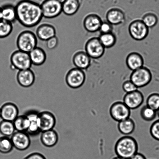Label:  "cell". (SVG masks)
<instances>
[{
    "label": "cell",
    "mask_w": 159,
    "mask_h": 159,
    "mask_svg": "<svg viewBox=\"0 0 159 159\" xmlns=\"http://www.w3.org/2000/svg\"><path fill=\"white\" fill-rule=\"evenodd\" d=\"M15 7L17 20L25 27H33L43 18L40 4L32 0H21Z\"/></svg>",
    "instance_id": "1"
},
{
    "label": "cell",
    "mask_w": 159,
    "mask_h": 159,
    "mask_svg": "<svg viewBox=\"0 0 159 159\" xmlns=\"http://www.w3.org/2000/svg\"><path fill=\"white\" fill-rule=\"evenodd\" d=\"M138 142L133 137L124 136L119 138L115 143V151L117 156L130 159L138 152Z\"/></svg>",
    "instance_id": "2"
},
{
    "label": "cell",
    "mask_w": 159,
    "mask_h": 159,
    "mask_svg": "<svg viewBox=\"0 0 159 159\" xmlns=\"http://www.w3.org/2000/svg\"><path fill=\"white\" fill-rule=\"evenodd\" d=\"M37 44L36 35L30 30L22 31L17 37L16 45L18 49L29 54L37 47Z\"/></svg>",
    "instance_id": "3"
},
{
    "label": "cell",
    "mask_w": 159,
    "mask_h": 159,
    "mask_svg": "<svg viewBox=\"0 0 159 159\" xmlns=\"http://www.w3.org/2000/svg\"><path fill=\"white\" fill-rule=\"evenodd\" d=\"M11 68L19 71L30 69L32 64L29 53L17 50L12 53L10 57Z\"/></svg>",
    "instance_id": "4"
},
{
    "label": "cell",
    "mask_w": 159,
    "mask_h": 159,
    "mask_svg": "<svg viewBox=\"0 0 159 159\" xmlns=\"http://www.w3.org/2000/svg\"><path fill=\"white\" fill-rule=\"evenodd\" d=\"M152 79V74L150 69L144 66L132 71L130 77V80L138 88L148 85Z\"/></svg>",
    "instance_id": "5"
},
{
    "label": "cell",
    "mask_w": 159,
    "mask_h": 159,
    "mask_svg": "<svg viewBox=\"0 0 159 159\" xmlns=\"http://www.w3.org/2000/svg\"><path fill=\"white\" fill-rule=\"evenodd\" d=\"M109 113L112 119L118 123L130 117L131 110L123 101H118L110 105Z\"/></svg>",
    "instance_id": "6"
},
{
    "label": "cell",
    "mask_w": 159,
    "mask_h": 159,
    "mask_svg": "<svg viewBox=\"0 0 159 159\" xmlns=\"http://www.w3.org/2000/svg\"><path fill=\"white\" fill-rule=\"evenodd\" d=\"M128 30L130 36L137 41H141L148 35L149 29L141 19H135L131 22Z\"/></svg>",
    "instance_id": "7"
},
{
    "label": "cell",
    "mask_w": 159,
    "mask_h": 159,
    "mask_svg": "<svg viewBox=\"0 0 159 159\" xmlns=\"http://www.w3.org/2000/svg\"><path fill=\"white\" fill-rule=\"evenodd\" d=\"M43 17L52 19L62 12V4L57 0H44L40 4Z\"/></svg>",
    "instance_id": "8"
},
{
    "label": "cell",
    "mask_w": 159,
    "mask_h": 159,
    "mask_svg": "<svg viewBox=\"0 0 159 159\" xmlns=\"http://www.w3.org/2000/svg\"><path fill=\"white\" fill-rule=\"evenodd\" d=\"M86 76L84 70L75 68L68 71L65 77L67 85L70 88L77 89L83 85Z\"/></svg>",
    "instance_id": "9"
},
{
    "label": "cell",
    "mask_w": 159,
    "mask_h": 159,
    "mask_svg": "<svg viewBox=\"0 0 159 159\" xmlns=\"http://www.w3.org/2000/svg\"><path fill=\"white\" fill-rule=\"evenodd\" d=\"M85 51L91 59H98L104 55L105 48L101 43L98 37H93L86 42Z\"/></svg>",
    "instance_id": "10"
},
{
    "label": "cell",
    "mask_w": 159,
    "mask_h": 159,
    "mask_svg": "<svg viewBox=\"0 0 159 159\" xmlns=\"http://www.w3.org/2000/svg\"><path fill=\"white\" fill-rule=\"evenodd\" d=\"M144 99L143 93L138 89L132 92L125 93L122 101L131 110L139 108L144 102Z\"/></svg>",
    "instance_id": "11"
},
{
    "label": "cell",
    "mask_w": 159,
    "mask_h": 159,
    "mask_svg": "<svg viewBox=\"0 0 159 159\" xmlns=\"http://www.w3.org/2000/svg\"><path fill=\"white\" fill-rule=\"evenodd\" d=\"M103 21L100 16L95 12H91L84 18L83 24L87 32L95 33L99 31L101 23Z\"/></svg>",
    "instance_id": "12"
},
{
    "label": "cell",
    "mask_w": 159,
    "mask_h": 159,
    "mask_svg": "<svg viewBox=\"0 0 159 159\" xmlns=\"http://www.w3.org/2000/svg\"><path fill=\"white\" fill-rule=\"evenodd\" d=\"M105 20L112 26H118L125 22L126 16L125 12L120 8L112 7L106 12Z\"/></svg>",
    "instance_id": "13"
},
{
    "label": "cell",
    "mask_w": 159,
    "mask_h": 159,
    "mask_svg": "<svg viewBox=\"0 0 159 159\" xmlns=\"http://www.w3.org/2000/svg\"><path fill=\"white\" fill-rule=\"evenodd\" d=\"M11 139L14 147L19 151L26 150L30 145V138L29 134L26 132H15Z\"/></svg>",
    "instance_id": "14"
},
{
    "label": "cell",
    "mask_w": 159,
    "mask_h": 159,
    "mask_svg": "<svg viewBox=\"0 0 159 159\" xmlns=\"http://www.w3.org/2000/svg\"><path fill=\"white\" fill-rule=\"evenodd\" d=\"M38 124L40 132L52 130L56 125V119L52 113L49 111L39 113Z\"/></svg>",
    "instance_id": "15"
},
{
    "label": "cell",
    "mask_w": 159,
    "mask_h": 159,
    "mask_svg": "<svg viewBox=\"0 0 159 159\" xmlns=\"http://www.w3.org/2000/svg\"><path fill=\"white\" fill-rule=\"evenodd\" d=\"M72 62L75 68L84 70L89 68L92 59L85 51H79L73 55Z\"/></svg>",
    "instance_id": "16"
},
{
    "label": "cell",
    "mask_w": 159,
    "mask_h": 159,
    "mask_svg": "<svg viewBox=\"0 0 159 159\" xmlns=\"http://www.w3.org/2000/svg\"><path fill=\"white\" fill-rule=\"evenodd\" d=\"M16 79L17 82L21 86L28 88L32 86L35 82V74L31 68L21 70L17 73Z\"/></svg>",
    "instance_id": "17"
},
{
    "label": "cell",
    "mask_w": 159,
    "mask_h": 159,
    "mask_svg": "<svg viewBox=\"0 0 159 159\" xmlns=\"http://www.w3.org/2000/svg\"><path fill=\"white\" fill-rule=\"evenodd\" d=\"M18 107L12 103H6L1 107V118L3 120L13 122L18 116Z\"/></svg>",
    "instance_id": "18"
},
{
    "label": "cell",
    "mask_w": 159,
    "mask_h": 159,
    "mask_svg": "<svg viewBox=\"0 0 159 159\" xmlns=\"http://www.w3.org/2000/svg\"><path fill=\"white\" fill-rule=\"evenodd\" d=\"M56 30L52 25L49 23H43L37 27L36 34L38 38L43 41H47L56 36Z\"/></svg>",
    "instance_id": "19"
},
{
    "label": "cell",
    "mask_w": 159,
    "mask_h": 159,
    "mask_svg": "<svg viewBox=\"0 0 159 159\" xmlns=\"http://www.w3.org/2000/svg\"><path fill=\"white\" fill-rule=\"evenodd\" d=\"M126 63L128 68L133 71L144 66V59L139 53L131 52L126 58Z\"/></svg>",
    "instance_id": "20"
},
{
    "label": "cell",
    "mask_w": 159,
    "mask_h": 159,
    "mask_svg": "<svg viewBox=\"0 0 159 159\" xmlns=\"http://www.w3.org/2000/svg\"><path fill=\"white\" fill-rule=\"evenodd\" d=\"M39 114L35 110H31L25 114L27 116L30 122L29 129L26 132L29 135L35 136L41 132L38 124Z\"/></svg>",
    "instance_id": "21"
},
{
    "label": "cell",
    "mask_w": 159,
    "mask_h": 159,
    "mask_svg": "<svg viewBox=\"0 0 159 159\" xmlns=\"http://www.w3.org/2000/svg\"><path fill=\"white\" fill-rule=\"evenodd\" d=\"M1 7V20L12 23L17 21L15 6L12 4H7Z\"/></svg>",
    "instance_id": "22"
},
{
    "label": "cell",
    "mask_w": 159,
    "mask_h": 159,
    "mask_svg": "<svg viewBox=\"0 0 159 159\" xmlns=\"http://www.w3.org/2000/svg\"><path fill=\"white\" fill-rule=\"evenodd\" d=\"M42 144L46 147H54L58 141V135L56 131L52 130L42 132L40 137Z\"/></svg>",
    "instance_id": "23"
},
{
    "label": "cell",
    "mask_w": 159,
    "mask_h": 159,
    "mask_svg": "<svg viewBox=\"0 0 159 159\" xmlns=\"http://www.w3.org/2000/svg\"><path fill=\"white\" fill-rule=\"evenodd\" d=\"M136 127L134 121L129 118L118 122L117 128L119 132L124 136H129L133 133Z\"/></svg>",
    "instance_id": "24"
},
{
    "label": "cell",
    "mask_w": 159,
    "mask_h": 159,
    "mask_svg": "<svg viewBox=\"0 0 159 159\" xmlns=\"http://www.w3.org/2000/svg\"><path fill=\"white\" fill-rule=\"evenodd\" d=\"M32 65L40 66L46 62L47 55L45 51L42 48L37 47L29 53Z\"/></svg>",
    "instance_id": "25"
},
{
    "label": "cell",
    "mask_w": 159,
    "mask_h": 159,
    "mask_svg": "<svg viewBox=\"0 0 159 159\" xmlns=\"http://www.w3.org/2000/svg\"><path fill=\"white\" fill-rule=\"evenodd\" d=\"M80 5L79 0H65L62 3V12L65 15L71 16L78 12Z\"/></svg>",
    "instance_id": "26"
},
{
    "label": "cell",
    "mask_w": 159,
    "mask_h": 159,
    "mask_svg": "<svg viewBox=\"0 0 159 159\" xmlns=\"http://www.w3.org/2000/svg\"><path fill=\"white\" fill-rule=\"evenodd\" d=\"M98 38L105 48L113 47L116 43V35L113 32L107 34H100Z\"/></svg>",
    "instance_id": "27"
},
{
    "label": "cell",
    "mask_w": 159,
    "mask_h": 159,
    "mask_svg": "<svg viewBox=\"0 0 159 159\" xmlns=\"http://www.w3.org/2000/svg\"><path fill=\"white\" fill-rule=\"evenodd\" d=\"M13 123L16 131L27 132L29 127L30 122L26 115L18 116Z\"/></svg>",
    "instance_id": "28"
},
{
    "label": "cell",
    "mask_w": 159,
    "mask_h": 159,
    "mask_svg": "<svg viewBox=\"0 0 159 159\" xmlns=\"http://www.w3.org/2000/svg\"><path fill=\"white\" fill-rule=\"evenodd\" d=\"M15 130L13 122L3 120L0 122V133L3 136H12Z\"/></svg>",
    "instance_id": "29"
},
{
    "label": "cell",
    "mask_w": 159,
    "mask_h": 159,
    "mask_svg": "<svg viewBox=\"0 0 159 159\" xmlns=\"http://www.w3.org/2000/svg\"><path fill=\"white\" fill-rule=\"evenodd\" d=\"M140 116L146 121H152L156 118L157 111L146 105L142 107L140 110Z\"/></svg>",
    "instance_id": "30"
},
{
    "label": "cell",
    "mask_w": 159,
    "mask_h": 159,
    "mask_svg": "<svg viewBox=\"0 0 159 159\" xmlns=\"http://www.w3.org/2000/svg\"><path fill=\"white\" fill-rule=\"evenodd\" d=\"M141 19L149 29L154 27L158 22V17L152 12H145L142 16Z\"/></svg>",
    "instance_id": "31"
},
{
    "label": "cell",
    "mask_w": 159,
    "mask_h": 159,
    "mask_svg": "<svg viewBox=\"0 0 159 159\" xmlns=\"http://www.w3.org/2000/svg\"><path fill=\"white\" fill-rule=\"evenodd\" d=\"M13 147L11 140L9 137L3 136L0 138V153L3 154L10 153Z\"/></svg>",
    "instance_id": "32"
},
{
    "label": "cell",
    "mask_w": 159,
    "mask_h": 159,
    "mask_svg": "<svg viewBox=\"0 0 159 159\" xmlns=\"http://www.w3.org/2000/svg\"><path fill=\"white\" fill-rule=\"evenodd\" d=\"M13 30L12 23L0 20V39L6 38L11 33Z\"/></svg>",
    "instance_id": "33"
},
{
    "label": "cell",
    "mask_w": 159,
    "mask_h": 159,
    "mask_svg": "<svg viewBox=\"0 0 159 159\" xmlns=\"http://www.w3.org/2000/svg\"><path fill=\"white\" fill-rule=\"evenodd\" d=\"M146 105L157 111L159 108V93L154 92L149 94L146 99Z\"/></svg>",
    "instance_id": "34"
},
{
    "label": "cell",
    "mask_w": 159,
    "mask_h": 159,
    "mask_svg": "<svg viewBox=\"0 0 159 159\" xmlns=\"http://www.w3.org/2000/svg\"><path fill=\"white\" fill-rule=\"evenodd\" d=\"M149 132L154 139L159 141V119L152 123L149 129Z\"/></svg>",
    "instance_id": "35"
},
{
    "label": "cell",
    "mask_w": 159,
    "mask_h": 159,
    "mask_svg": "<svg viewBox=\"0 0 159 159\" xmlns=\"http://www.w3.org/2000/svg\"><path fill=\"white\" fill-rule=\"evenodd\" d=\"M122 88L123 90L126 93L132 92L138 89L130 79L125 81L123 82Z\"/></svg>",
    "instance_id": "36"
},
{
    "label": "cell",
    "mask_w": 159,
    "mask_h": 159,
    "mask_svg": "<svg viewBox=\"0 0 159 159\" xmlns=\"http://www.w3.org/2000/svg\"><path fill=\"white\" fill-rule=\"evenodd\" d=\"M113 26L106 20H103L100 27V34H107L113 32Z\"/></svg>",
    "instance_id": "37"
},
{
    "label": "cell",
    "mask_w": 159,
    "mask_h": 159,
    "mask_svg": "<svg viewBox=\"0 0 159 159\" xmlns=\"http://www.w3.org/2000/svg\"><path fill=\"white\" fill-rule=\"evenodd\" d=\"M58 39L55 36L46 41V47L48 49H53L57 46L58 44Z\"/></svg>",
    "instance_id": "38"
},
{
    "label": "cell",
    "mask_w": 159,
    "mask_h": 159,
    "mask_svg": "<svg viewBox=\"0 0 159 159\" xmlns=\"http://www.w3.org/2000/svg\"><path fill=\"white\" fill-rule=\"evenodd\" d=\"M23 159H46V158L41 153L34 152V153L30 154Z\"/></svg>",
    "instance_id": "39"
},
{
    "label": "cell",
    "mask_w": 159,
    "mask_h": 159,
    "mask_svg": "<svg viewBox=\"0 0 159 159\" xmlns=\"http://www.w3.org/2000/svg\"><path fill=\"white\" fill-rule=\"evenodd\" d=\"M130 159H147V158L143 154L138 152Z\"/></svg>",
    "instance_id": "40"
},
{
    "label": "cell",
    "mask_w": 159,
    "mask_h": 159,
    "mask_svg": "<svg viewBox=\"0 0 159 159\" xmlns=\"http://www.w3.org/2000/svg\"><path fill=\"white\" fill-rule=\"evenodd\" d=\"M112 159H127L121 158V157L117 156H116L114 157L113 158H112Z\"/></svg>",
    "instance_id": "41"
},
{
    "label": "cell",
    "mask_w": 159,
    "mask_h": 159,
    "mask_svg": "<svg viewBox=\"0 0 159 159\" xmlns=\"http://www.w3.org/2000/svg\"><path fill=\"white\" fill-rule=\"evenodd\" d=\"M57 1L60 2L62 4V3L64 2V1H65V0H57Z\"/></svg>",
    "instance_id": "42"
},
{
    "label": "cell",
    "mask_w": 159,
    "mask_h": 159,
    "mask_svg": "<svg viewBox=\"0 0 159 159\" xmlns=\"http://www.w3.org/2000/svg\"><path fill=\"white\" fill-rule=\"evenodd\" d=\"M157 116H158L159 118V108L158 109V110H157Z\"/></svg>",
    "instance_id": "43"
},
{
    "label": "cell",
    "mask_w": 159,
    "mask_h": 159,
    "mask_svg": "<svg viewBox=\"0 0 159 159\" xmlns=\"http://www.w3.org/2000/svg\"><path fill=\"white\" fill-rule=\"evenodd\" d=\"M1 7H0V20H1Z\"/></svg>",
    "instance_id": "44"
},
{
    "label": "cell",
    "mask_w": 159,
    "mask_h": 159,
    "mask_svg": "<svg viewBox=\"0 0 159 159\" xmlns=\"http://www.w3.org/2000/svg\"><path fill=\"white\" fill-rule=\"evenodd\" d=\"M1 117V108H0V118Z\"/></svg>",
    "instance_id": "45"
}]
</instances>
